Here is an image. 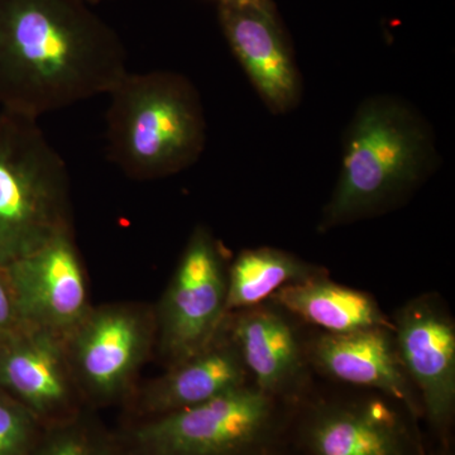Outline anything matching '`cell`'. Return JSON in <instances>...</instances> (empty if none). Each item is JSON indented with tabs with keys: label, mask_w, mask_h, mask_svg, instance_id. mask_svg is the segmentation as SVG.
<instances>
[{
	"label": "cell",
	"mask_w": 455,
	"mask_h": 455,
	"mask_svg": "<svg viewBox=\"0 0 455 455\" xmlns=\"http://www.w3.org/2000/svg\"><path fill=\"white\" fill-rule=\"evenodd\" d=\"M118 33L85 0H0V110L38 121L108 95L125 75Z\"/></svg>",
	"instance_id": "cell-1"
},
{
	"label": "cell",
	"mask_w": 455,
	"mask_h": 455,
	"mask_svg": "<svg viewBox=\"0 0 455 455\" xmlns=\"http://www.w3.org/2000/svg\"><path fill=\"white\" fill-rule=\"evenodd\" d=\"M439 161L431 125L412 104L390 94L364 99L344 132L339 176L320 232L400 208Z\"/></svg>",
	"instance_id": "cell-2"
},
{
	"label": "cell",
	"mask_w": 455,
	"mask_h": 455,
	"mask_svg": "<svg viewBox=\"0 0 455 455\" xmlns=\"http://www.w3.org/2000/svg\"><path fill=\"white\" fill-rule=\"evenodd\" d=\"M108 95V157L127 178L166 179L197 163L206 119L199 92L185 75L128 71Z\"/></svg>",
	"instance_id": "cell-3"
},
{
	"label": "cell",
	"mask_w": 455,
	"mask_h": 455,
	"mask_svg": "<svg viewBox=\"0 0 455 455\" xmlns=\"http://www.w3.org/2000/svg\"><path fill=\"white\" fill-rule=\"evenodd\" d=\"M295 406L253 383L188 409L133 420L118 434L127 455H277Z\"/></svg>",
	"instance_id": "cell-4"
},
{
	"label": "cell",
	"mask_w": 455,
	"mask_h": 455,
	"mask_svg": "<svg viewBox=\"0 0 455 455\" xmlns=\"http://www.w3.org/2000/svg\"><path fill=\"white\" fill-rule=\"evenodd\" d=\"M73 230L65 161L37 121L0 110V267Z\"/></svg>",
	"instance_id": "cell-5"
},
{
	"label": "cell",
	"mask_w": 455,
	"mask_h": 455,
	"mask_svg": "<svg viewBox=\"0 0 455 455\" xmlns=\"http://www.w3.org/2000/svg\"><path fill=\"white\" fill-rule=\"evenodd\" d=\"M289 447L299 455H427L419 420L391 398H304L293 410Z\"/></svg>",
	"instance_id": "cell-6"
},
{
	"label": "cell",
	"mask_w": 455,
	"mask_h": 455,
	"mask_svg": "<svg viewBox=\"0 0 455 455\" xmlns=\"http://www.w3.org/2000/svg\"><path fill=\"white\" fill-rule=\"evenodd\" d=\"M66 344L90 409L127 403L157 344L156 309L133 302L92 305Z\"/></svg>",
	"instance_id": "cell-7"
},
{
	"label": "cell",
	"mask_w": 455,
	"mask_h": 455,
	"mask_svg": "<svg viewBox=\"0 0 455 455\" xmlns=\"http://www.w3.org/2000/svg\"><path fill=\"white\" fill-rule=\"evenodd\" d=\"M228 267L208 227L188 236L169 286L156 309L157 355L170 367L217 339L227 320Z\"/></svg>",
	"instance_id": "cell-8"
},
{
	"label": "cell",
	"mask_w": 455,
	"mask_h": 455,
	"mask_svg": "<svg viewBox=\"0 0 455 455\" xmlns=\"http://www.w3.org/2000/svg\"><path fill=\"white\" fill-rule=\"evenodd\" d=\"M398 355L420 398L423 419L449 451L455 418V323L435 293L416 296L395 314Z\"/></svg>",
	"instance_id": "cell-9"
},
{
	"label": "cell",
	"mask_w": 455,
	"mask_h": 455,
	"mask_svg": "<svg viewBox=\"0 0 455 455\" xmlns=\"http://www.w3.org/2000/svg\"><path fill=\"white\" fill-rule=\"evenodd\" d=\"M4 272L27 326L68 338L92 307L74 230L14 260Z\"/></svg>",
	"instance_id": "cell-10"
},
{
	"label": "cell",
	"mask_w": 455,
	"mask_h": 455,
	"mask_svg": "<svg viewBox=\"0 0 455 455\" xmlns=\"http://www.w3.org/2000/svg\"><path fill=\"white\" fill-rule=\"evenodd\" d=\"M221 31L269 112L295 110L302 98L300 70L272 0L218 4Z\"/></svg>",
	"instance_id": "cell-11"
},
{
	"label": "cell",
	"mask_w": 455,
	"mask_h": 455,
	"mask_svg": "<svg viewBox=\"0 0 455 455\" xmlns=\"http://www.w3.org/2000/svg\"><path fill=\"white\" fill-rule=\"evenodd\" d=\"M0 390L44 427L90 409L75 379L66 338L23 326L0 348Z\"/></svg>",
	"instance_id": "cell-12"
},
{
	"label": "cell",
	"mask_w": 455,
	"mask_h": 455,
	"mask_svg": "<svg viewBox=\"0 0 455 455\" xmlns=\"http://www.w3.org/2000/svg\"><path fill=\"white\" fill-rule=\"evenodd\" d=\"M226 329L257 388L293 406L307 397L311 366L289 313L267 301L229 314Z\"/></svg>",
	"instance_id": "cell-13"
},
{
	"label": "cell",
	"mask_w": 455,
	"mask_h": 455,
	"mask_svg": "<svg viewBox=\"0 0 455 455\" xmlns=\"http://www.w3.org/2000/svg\"><path fill=\"white\" fill-rule=\"evenodd\" d=\"M305 347L310 366L329 379L383 395L423 420L420 398L401 362L394 329L377 326L341 334L320 331Z\"/></svg>",
	"instance_id": "cell-14"
},
{
	"label": "cell",
	"mask_w": 455,
	"mask_h": 455,
	"mask_svg": "<svg viewBox=\"0 0 455 455\" xmlns=\"http://www.w3.org/2000/svg\"><path fill=\"white\" fill-rule=\"evenodd\" d=\"M248 383L252 382L224 324L211 346L136 387L127 403L133 420H143L200 405Z\"/></svg>",
	"instance_id": "cell-15"
},
{
	"label": "cell",
	"mask_w": 455,
	"mask_h": 455,
	"mask_svg": "<svg viewBox=\"0 0 455 455\" xmlns=\"http://www.w3.org/2000/svg\"><path fill=\"white\" fill-rule=\"evenodd\" d=\"M269 301L323 333H349L377 326L394 329L372 295L334 283L328 275L283 287Z\"/></svg>",
	"instance_id": "cell-16"
},
{
	"label": "cell",
	"mask_w": 455,
	"mask_h": 455,
	"mask_svg": "<svg viewBox=\"0 0 455 455\" xmlns=\"http://www.w3.org/2000/svg\"><path fill=\"white\" fill-rule=\"evenodd\" d=\"M328 275L325 268L272 247L242 251L227 274V314L265 304L291 284Z\"/></svg>",
	"instance_id": "cell-17"
},
{
	"label": "cell",
	"mask_w": 455,
	"mask_h": 455,
	"mask_svg": "<svg viewBox=\"0 0 455 455\" xmlns=\"http://www.w3.org/2000/svg\"><path fill=\"white\" fill-rule=\"evenodd\" d=\"M28 455H127L118 434L110 433L85 409L61 423L44 427Z\"/></svg>",
	"instance_id": "cell-18"
},
{
	"label": "cell",
	"mask_w": 455,
	"mask_h": 455,
	"mask_svg": "<svg viewBox=\"0 0 455 455\" xmlns=\"http://www.w3.org/2000/svg\"><path fill=\"white\" fill-rule=\"evenodd\" d=\"M44 425L4 392H0V455H28Z\"/></svg>",
	"instance_id": "cell-19"
},
{
	"label": "cell",
	"mask_w": 455,
	"mask_h": 455,
	"mask_svg": "<svg viewBox=\"0 0 455 455\" xmlns=\"http://www.w3.org/2000/svg\"><path fill=\"white\" fill-rule=\"evenodd\" d=\"M23 326L4 268L0 267V348Z\"/></svg>",
	"instance_id": "cell-20"
},
{
	"label": "cell",
	"mask_w": 455,
	"mask_h": 455,
	"mask_svg": "<svg viewBox=\"0 0 455 455\" xmlns=\"http://www.w3.org/2000/svg\"><path fill=\"white\" fill-rule=\"evenodd\" d=\"M427 455H451L449 454V451H444V449H436V451H433V449H429L427 451Z\"/></svg>",
	"instance_id": "cell-21"
},
{
	"label": "cell",
	"mask_w": 455,
	"mask_h": 455,
	"mask_svg": "<svg viewBox=\"0 0 455 455\" xmlns=\"http://www.w3.org/2000/svg\"><path fill=\"white\" fill-rule=\"evenodd\" d=\"M277 455H299V454H296L295 451H292L291 449H290V447H287L286 449H284V451H281V453H278Z\"/></svg>",
	"instance_id": "cell-22"
},
{
	"label": "cell",
	"mask_w": 455,
	"mask_h": 455,
	"mask_svg": "<svg viewBox=\"0 0 455 455\" xmlns=\"http://www.w3.org/2000/svg\"><path fill=\"white\" fill-rule=\"evenodd\" d=\"M86 3H88V4L90 5H95V4H99V3H101V2H107V0H85Z\"/></svg>",
	"instance_id": "cell-23"
},
{
	"label": "cell",
	"mask_w": 455,
	"mask_h": 455,
	"mask_svg": "<svg viewBox=\"0 0 455 455\" xmlns=\"http://www.w3.org/2000/svg\"><path fill=\"white\" fill-rule=\"evenodd\" d=\"M218 4H224V3L239 2V0H217Z\"/></svg>",
	"instance_id": "cell-24"
}]
</instances>
